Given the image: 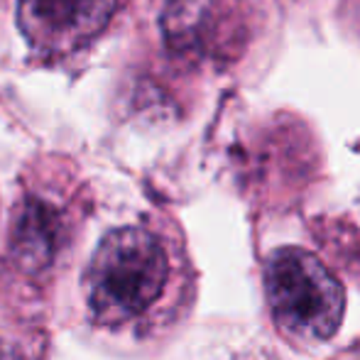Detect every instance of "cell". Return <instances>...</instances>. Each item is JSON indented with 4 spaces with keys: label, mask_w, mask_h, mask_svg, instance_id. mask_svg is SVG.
<instances>
[{
    "label": "cell",
    "mask_w": 360,
    "mask_h": 360,
    "mask_svg": "<svg viewBox=\"0 0 360 360\" xmlns=\"http://www.w3.org/2000/svg\"><path fill=\"white\" fill-rule=\"evenodd\" d=\"M194 292V267L181 238L150 221L105 233L81 280L91 328L128 343L167 336L191 309Z\"/></svg>",
    "instance_id": "cell-1"
},
{
    "label": "cell",
    "mask_w": 360,
    "mask_h": 360,
    "mask_svg": "<svg viewBox=\"0 0 360 360\" xmlns=\"http://www.w3.org/2000/svg\"><path fill=\"white\" fill-rule=\"evenodd\" d=\"M262 287L277 331L294 346L326 343L341 328L346 292L314 252L294 245L267 252Z\"/></svg>",
    "instance_id": "cell-2"
},
{
    "label": "cell",
    "mask_w": 360,
    "mask_h": 360,
    "mask_svg": "<svg viewBox=\"0 0 360 360\" xmlns=\"http://www.w3.org/2000/svg\"><path fill=\"white\" fill-rule=\"evenodd\" d=\"M74 240V216L64 206L27 196L20 201L3 257V280L25 294H39L57 275Z\"/></svg>",
    "instance_id": "cell-3"
},
{
    "label": "cell",
    "mask_w": 360,
    "mask_h": 360,
    "mask_svg": "<svg viewBox=\"0 0 360 360\" xmlns=\"http://www.w3.org/2000/svg\"><path fill=\"white\" fill-rule=\"evenodd\" d=\"M172 52L191 62H233L250 37L243 0H172L162 18Z\"/></svg>",
    "instance_id": "cell-4"
},
{
    "label": "cell",
    "mask_w": 360,
    "mask_h": 360,
    "mask_svg": "<svg viewBox=\"0 0 360 360\" xmlns=\"http://www.w3.org/2000/svg\"><path fill=\"white\" fill-rule=\"evenodd\" d=\"M115 0H20V27L32 47L67 54L84 47L110 22Z\"/></svg>",
    "instance_id": "cell-5"
},
{
    "label": "cell",
    "mask_w": 360,
    "mask_h": 360,
    "mask_svg": "<svg viewBox=\"0 0 360 360\" xmlns=\"http://www.w3.org/2000/svg\"><path fill=\"white\" fill-rule=\"evenodd\" d=\"M0 360H42V346L32 336H15L0 328Z\"/></svg>",
    "instance_id": "cell-6"
}]
</instances>
